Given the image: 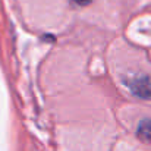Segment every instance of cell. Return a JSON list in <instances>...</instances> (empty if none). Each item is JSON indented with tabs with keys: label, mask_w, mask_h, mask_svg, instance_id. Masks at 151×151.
I'll return each mask as SVG.
<instances>
[{
	"label": "cell",
	"mask_w": 151,
	"mask_h": 151,
	"mask_svg": "<svg viewBox=\"0 0 151 151\" xmlns=\"http://www.w3.org/2000/svg\"><path fill=\"white\" fill-rule=\"evenodd\" d=\"M131 93L139 99H151V79L145 75H132L125 79Z\"/></svg>",
	"instance_id": "1"
},
{
	"label": "cell",
	"mask_w": 151,
	"mask_h": 151,
	"mask_svg": "<svg viewBox=\"0 0 151 151\" xmlns=\"http://www.w3.org/2000/svg\"><path fill=\"white\" fill-rule=\"evenodd\" d=\"M73 4H76V6H87V4H90L93 0H70Z\"/></svg>",
	"instance_id": "3"
},
{
	"label": "cell",
	"mask_w": 151,
	"mask_h": 151,
	"mask_svg": "<svg viewBox=\"0 0 151 151\" xmlns=\"http://www.w3.org/2000/svg\"><path fill=\"white\" fill-rule=\"evenodd\" d=\"M137 137L144 142H151V119H142L138 123Z\"/></svg>",
	"instance_id": "2"
}]
</instances>
